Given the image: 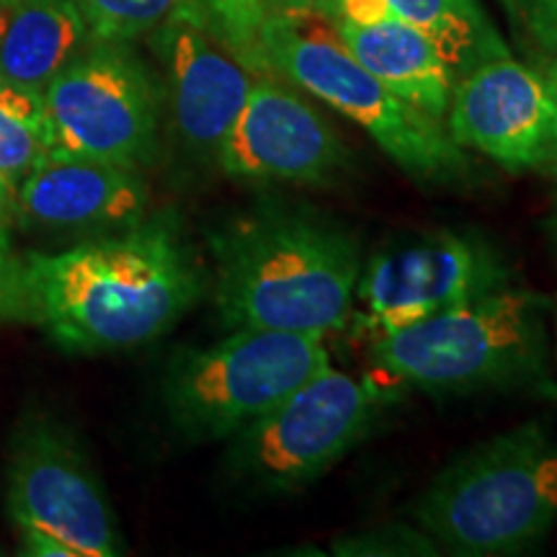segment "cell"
<instances>
[{
  "label": "cell",
  "instance_id": "6da1fadb",
  "mask_svg": "<svg viewBox=\"0 0 557 557\" xmlns=\"http://www.w3.org/2000/svg\"><path fill=\"white\" fill-rule=\"evenodd\" d=\"M201 295L197 263L163 222L13 261L0 299L70 351L148 344Z\"/></svg>",
  "mask_w": 557,
  "mask_h": 557
},
{
  "label": "cell",
  "instance_id": "7a4b0ae2",
  "mask_svg": "<svg viewBox=\"0 0 557 557\" xmlns=\"http://www.w3.org/2000/svg\"><path fill=\"white\" fill-rule=\"evenodd\" d=\"M214 302L233 329L329 336L351 320L361 259L348 230L318 212L267 205L209 238Z\"/></svg>",
  "mask_w": 557,
  "mask_h": 557
},
{
  "label": "cell",
  "instance_id": "3957f363",
  "mask_svg": "<svg viewBox=\"0 0 557 557\" xmlns=\"http://www.w3.org/2000/svg\"><path fill=\"white\" fill-rule=\"evenodd\" d=\"M416 524L455 555H517L557 519V438L532 421L459 455L410 506Z\"/></svg>",
  "mask_w": 557,
  "mask_h": 557
},
{
  "label": "cell",
  "instance_id": "277c9868",
  "mask_svg": "<svg viewBox=\"0 0 557 557\" xmlns=\"http://www.w3.org/2000/svg\"><path fill=\"white\" fill-rule=\"evenodd\" d=\"M545 297L504 284L372 338V361L385 377L426 393L545 387Z\"/></svg>",
  "mask_w": 557,
  "mask_h": 557
},
{
  "label": "cell",
  "instance_id": "5b68a950",
  "mask_svg": "<svg viewBox=\"0 0 557 557\" xmlns=\"http://www.w3.org/2000/svg\"><path fill=\"white\" fill-rule=\"evenodd\" d=\"M261 50L278 78L357 122L413 178L447 184L468 176L470 160L444 122L431 120L382 86L346 50L333 21L320 11H269Z\"/></svg>",
  "mask_w": 557,
  "mask_h": 557
},
{
  "label": "cell",
  "instance_id": "8992f818",
  "mask_svg": "<svg viewBox=\"0 0 557 557\" xmlns=\"http://www.w3.org/2000/svg\"><path fill=\"white\" fill-rule=\"evenodd\" d=\"M329 364L320 333L233 329L218 344L171 359L165 408L186 436L230 438Z\"/></svg>",
  "mask_w": 557,
  "mask_h": 557
},
{
  "label": "cell",
  "instance_id": "52a82bcc",
  "mask_svg": "<svg viewBox=\"0 0 557 557\" xmlns=\"http://www.w3.org/2000/svg\"><path fill=\"white\" fill-rule=\"evenodd\" d=\"M387 400L374 380L329 364L259 421L230 436V465L261 491H299L357 447Z\"/></svg>",
  "mask_w": 557,
  "mask_h": 557
},
{
  "label": "cell",
  "instance_id": "ba28073f",
  "mask_svg": "<svg viewBox=\"0 0 557 557\" xmlns=\"http://www.w3.org/2000/svg\"><path fill=\"white\" fill-rule=\"evenodd\" d=\"M96 41L41 94L47 150L137 171L156 152L158 86L124 41Z\"/></svg>",
  "mask_w": 557,
  "mask_h": 557
},
{
  "label": "cell",
  "instance_id": "9c48e42d",
  "mask_svg": "<svg viewBox=\"0 0 557 557\" xmlns=\"http://www.w3.org/2000/svg\"><path fill=\"white\" fill-rule=\"evenodd\" d=\"M500 250L480 235L431 230L382 246L359 271L351 312L369 341L511 284Z\"/></svg>",
  "mask_w": 557,
  "mask_h": 557
},
{
  "label": "cell",
  "instance_id": "30bf717a",
  "mask_svg": "<svg viewBox=\"0 0 557 557\" xmlns=\"http://www.w3.org/2000/svg\"><path fill=\"white\" fill-rule=\"evenodd\" d=\"M444 127L506 171L557 169V109L537 70L511 54L459 75Z\"/></svg>",
  "mask_w": 557,
  "mask_h": 557
},
{
  "label": "cell",
  "instance_id": "8fae6325",
  "mask_svg": "<svg viewBox=\"0 0 557 557\" xmlns=\"http://www.w3.org/2000/svg\"><path fill=\"white\" fill-rule=\"evenodd\" d=\"M214 158L230 178L250 184H329L351 163L329 120L276 73L256 75Z\"/></svg>",
  "mask_w": 557,
  "mask_h": 557
},
{
  "label": "cell",
  "instance_id": "7c38bea8",
  "mask_svg": "<svg viewBox=\"0 0 557 557\" xmlns=\"http://www.w3.org/2000/svg\"><path fill=\"white\" fill-rule=\"evenodd\" d=\"M5 498L18 532L60 540L73 557L122 553L114 513L99 480L58 431L34 426L21 436L13 447Z\"/></svg>",
  "mask_w": 557,
  "mask_h": 557
},
{
  "label": "cell",
  "instance_id": "4fadbf2b",
  "mask_svg": "<svg viewBox=\"0 0 557 557\" xmlns=\"http://www.w3.org/2000/svg\"><path fill=\"white\" fill-rule=\"evenodd\" d=\"M148 189L137 171L47 150L16 189L18 225L52 233H109L137 225Z\"/></svg>",
  "mask_w": 557,
  "mask_h": 557
},
{
  "label": "cell",
  "instance_id": "5bb4252c",
  "mask_svg": "<svg viewBox=\"0 0 557 557\" xmlns=\"http://www.w3.org/2000/svg\"><path fill=\"white\" fill-rule=\"evenodd\" d=\"M148 37L163 65L178 135L191 148L214 156L222 137L238 120L256 73L218 39L184 21L160 26Z\"/></svg>",
  "mask_w": 557,
  "mask_h": 557
},
{
  "label": "cell",
  "instance_id": "9a60e30c",
  "mask_svg": "<svg viewBox=\"0 0 557 557\" xmlns=\"http://www.w3.org/2000/svg\"><path fill=\"white\" fill-rule=\"evenodd\" d=\"M94 39L132 41L160 26L184 21L197 26L256 75H271L261 50L267 5L261 0H75Z\"/></svg>",
  "mask_w": 557,
  "mask_h": 557
},
{
  "label": "cell",
  "instance_id": "2e32d148",
  "mask_svg": "<svg viewBox=\"0 0 557 557\" xmlns=\"http://www.w3.org/2000/svg\"><path fill=\"white\" fill-rule=\"evenodd\" d=\"M348 52L377 78L431 120L444 122L457 75L431 41L398 18L377 24L333 21Z\"/></svg>",
  "mask_w": 557,
  "mask_h": 557
},
{
  "label": "cell",
  "instance_id": "e0dca14e",
  "mask_svg": "<svg viewBox=\"0 0 557 557\" xmlns=\"http://www.w3.org/2000/svg\"><path fill=\"white\" fill-rule=\"evenodd\" d=\"M94 37L75 0H13L0 39V78L45 94Z\"/></svg>",
  "mask_w": 557,
  "mask_h": 557
},
{
  "label": "cell",
  "instance_id": "ac0fdd59",
  "mask_svg": "<svg viewBox=\"0 0 557 557\" xmlns=\"http://www.w3.org/2000/svg\"><path fill=\"white\" fill-rule=\"evenodd\" d=\"M389 16L421 32L455 75L508 54L478 0H385Z\"/></svg>",
  "mask_w": 557,
  "mask_h": 557
},
{
  "label": "cell",
  "instance_id": "d6986e66",
  "mask_svg": "<svg viewBox=\"0 0 557 557\" xmlns=\"http://www.w3.org/2000/svg\"><path fill=\"white\" fill-rule=\"evenodd\" d=\"M41 94L0 78V178L16 194L18 184L47 156Z\"/></svg>",
  "mask_w": 557,
  "mask_h": 557
},
{
  "label": "cell",
  "instance_id": "ffe728a7",
  "mask_svg": "<svg viewBox=\"0 0 557 557\" xmlns=\"http://www.w3.org/2000/svg\"><path fill=\"white\" fill-rule=\"evenodd\" d=\"M333 555H357V557H372V555H436L438 545L429 532L421 527L408 524H380L361 529V532L341 534L333 540L331 547Z\"/></svg>",
  "mask_w": 557,
  "mask_h": 557
},
{
  "label": "cell",
  "instance_id": "44dd1931",
  "mask_svg": "<svg viewBox=\"0 0 557 557\" xmlns=\"http://www.w3.org/2000/svg\"><path fill=\"white\" fill-rule=\"evenodd\" d=\"M506 3L524 37L547 58H557V0H506Z\"/></svg>",
  "mask_w": 557,
  "mask_h": 557
},
{
  "label": "cell",
  "instance_id": "7402d4cb",
  "mask_svg": "<svg viewBox=\"0 0 557 557\" xmlns=\"http://www.w3.org/2000/svg\"><path fill=\"white\" fill-rule=\"evenodd\" d=\"M13 218H16V194L0 178V289H3L5 276H9L13 261H16L11 256Z\"/></svg>",
  "mask_w": 557,
  "mask_h": 557
},
{
  "label": "cell",
  "instance_id": "603a6c76",
  "mask_svg": "<svg viewBox=\"0 0 557 557\" xmlns=\"http://www.w3.org/2000/svg\"><path fill=\"white\" fill-rule=\"evenodd\" d=\"M267 11L297 13V11H320L323 0H261Z\"/></svg>",
  "mask_w": 557,
  "mask_h": 557
},
{
  "label": "cell",
  "instance_id": "cb8c5ba5",
  "mask_svg": "<svg viewBox=\"0 0 557 557\" xmlns=\"http://www.w3.org/2000/svg\"><path fill=\"white\" fill-rule=\"evenodd\" d=\"M540 75H542V81H545L549 99H553L555 109H557V58H549L545 62V67L540 70Z\"/></svg>",
  "mask_w": 557,
  "mask_h": 557
},
{
  "label": "cell",
  "instance_id": "d4e9b609",
  "mask_svg": "<svg viewBox=\"0 0 557 557\" xmlns=\"http://www.w3.org/2000/svg\"><path fill=\"white\" fill-rule=\"evenodd\" d=\"M11 3H0V39H3V32H5V24H9V16H11Z\"/></svg>",
  "mask_w": 557,
  "mask_h": 557
},
{
  "label": "cell",
  "instance_id": "484cf974",
  "mask_svg": "<svg viewBox=\"0 0 557 557\" xmlns=\"http://www.w3.org/2000/svg\"><path fill=\"white\" fill-rule=\"evenodd\" d=\"M555 235H557V218H555Z\"/></svg>",
  "mask_w": 557,
  "mask_h": 557
},
{
  "label": "cell",
  "instance_id": "4316f807",
  "mask_svg": "<svg viewBox=\"0 0 557 557\" xmlns=\"http://www.w3.org/2000/svg\"><path fill=\"white\" fill-rule=\"evenodd\" d=\"M0 3H11V0H0Z\"/></svg>",
  "mask_w": 557,
  "mask_h": 557
}]
</instances>
